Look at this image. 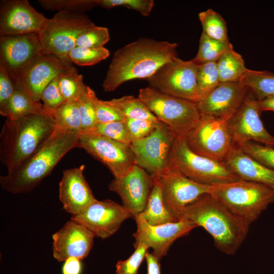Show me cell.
<instances>
[{"label":"cell","mask_w":274,"mask_h":274,"mask_svg":"<svg viewBox=\"0 0 274 274\" xmlns=\"http://www.w3.org/2000/svg\"><path fill=\"white\" fill-rule=\"evenodd\" d=\"M178 46L176 43L145 38L118 49L104 80V91H113L127 81L150 78L163 64L177 57Z\"/></svg>","instance_id":"cell-1"},{"label":"cell","mask_w":274,"mask_h":274,"mask_svg":"<svg viewBox=\"0 0 274 274\" xmlns=\"http://www.w3.org/2000/svg\"><path fill=\"white\" fill-rule=\"evenodd\" d=\"M80 131L55 128L39 149L20 166L0 177L2 187L12 194L31 191L70 151L78 147Z\"/></svg>","instance_id":"cell-2"},{"label":"cell","mask_w":274,"mask_h":274,"mask_svg":"<svg viewBox=\"0 0 274 274\" xmlns=\"http://www.w3.org/2000/svg\"><path fill=\"white\" fill-rule=\"evenodd\" d=\"M55 128L53 117L47 115L7 118L0 135V159L8 172L17 168L32 156Z\"/></svg>","instance_id":"cell-3"},{"label":"cell","mask_w":274,"mask_h":274,"mask_svg":"<svg viewBox=\"0 0 274 274\" xmlns=\"http://www.w3.org/2000/svg\"><path fill=\"white\" fill-rule=\"evenodd\" d=\"M201 227L212 237L221 252L233 255L245 240L249 225L236 217L210 194L187 206L182 219Z\"/></svg>","instance_id":"cell-4"},{"label":"cell","mask_w":274,"mask_h":274,"mask_svg":"<svg viewBox=\"0 0 274 274\" xmlns=\"http://www.w3.org/2000/svg\"><path fill=\"white\" fill-rule=\"evenodd\" d=\"M209 194L249 226L274 203V189L241 179L211 185Z\"/></svg>","instance_id":"cell-5"},{"label":"cell","mask_w":274,"mask_h":274,"mask_svg":"<svg viewBox=\"0 0 274 274\" xmlns=\"http://www.w3.org/2000/svg\"><path fill=\"white\" fill-rule=\"evenodd\" d=\"M168 166L196 182L210 186L240 179L224 162L194 152L184 136L175 135Z\"/></svg>","instance_id":"cell-6"},{"label":"cell","mask_w":274,"mask_h":274,"mask_svg":"<svg viewBox=\"0 0 274 274\" xmlns=\"http://www.w3.org/2000/svg\"><path fill=\"white\" fill-rule=\"evenodd\" d=\"M138 98L176 136L186 138L201 118L196 103L162 93L150 86L140 89Z\"/></svg>","instance_id":"cell-7"},{"label":"cell","mask_w":274,"mask_h":274,"mask_svg":"<svg viewBox=\"0 0 274 274\" xmlns=\"http://www.w3.org/2000/svg\"><path fill=\"white\" fill-rule=\"evenodd\" d=\"M94 25L84 13L58 12L52 18H47L38 35L46 53L72 63L68 54L76 46L77 39Z\"/></svg>","instance_id":"cell-8"},{"label":"cell","mask_w":274,"mask_h":274,"mask_svg":"<svg viewBox=\"0 0 274 274\" xmlns=\"http://www.w3.org/2000/svg\"><path fill=\"white\" fill-rule=\"evenodd\" d=\"M197 73V65L192 60L175 57L146 80L150 87L162 93L197 103L201 99Z\"/></svg>","instance_id":"cell-9"},{"label":"cell","mask_w":274,"mask_h":274,"mask_svg":"<svg viewBox=\"0 0 274 274\" xmlns=\"http://www.w3.org/2000/svg\"><path fill=\"white\" fill-rule=\"evenodd\" d=\"M228 120L212 116H201L196 126L186 137L195 153L224 162L234 142Z\"/></svg>","instance_id":"cell-10"},{"label":"cell","mask_w":274,"mask_h":274,"mask_svg":"<svg viewBox=\"0 0 274 274\" xmlns=\"http://www.w3.org/2000/svg\"><path fill=\"white\" fill-rule=\"evenodd\" d=\"M174 138L169 128L159 121L151 133L129 145L135 164L152 176L161 174L168 167Z\"/></svg>","instance_id":"cell-11"},{"label":"cell","mask_w":274,"mask_h":274,"mask_svg":"<svg viewBox=\"0 0 274 274\" xmlns=\"http://www.w3.org/2000/svg\"><path fill=\"white\" fill-rule=\"evenodd\" d=\"M153 177L160 185L165 207L176 221L182 219L187 206L210 193V185L196 182L169 166Z\"/></svg>","instance_id":"cell-12"},{"label":"cell","mask_w":274,"mask_h":274,"mask_svg":"<svg viewBox=\"0 0 274 274\" xmlns=\"http://www.w3.org/2000/svg\"><path fill=\"white\" fill-rule=\"evenodd\" d=\"M78 148L105 165L114 178L121 177L135 164L129 146L105 136L80 132Z\"/></svg>","instance_id":"cell-13"},{"label":"cell","mask_w":274,"mask_h":274,"mask_svg":"<svg viewBox=\"0 0 274 274\" xmlns=\"http://www.w3.org/2000/svg\"><path fill=\"white\" fill-rule=\"evenodd\" d=\"M259 100L250 90L241 106L228 121L234 144L254 142L274 148V136L265 129L260 119Z\"/></svg>","instance_id":"cell-14"},{"label":"cell","mask_w":274,"mask_h":274,"mask_svg":"<svg viewBox=\"0 0 274 274\" xmlns=\"http://www.w3.org/2000/svg\"><path fill=\"white\" fill-rule=\"evenodd\" d=\"M44 52L38 34L0 37V65L6 70L13 82Z\"/></svg>","instance_id":"cell-15"},{"label":"cell","mask_w":274,"mask_h":274,"mask_svg":"<svg viewBox=\"0 0 274 274\" xmlns=\"http://www.w3.org/2000/svg\"><path fill=\"white\" fill-rule=\"evenodd\" d=\"M133 219L136 230L133 234L135 239L134 246L142 243L153 249L152 252L161 260L165 256L169 248L178 238L186 235L196 225L187 219H182L158 225L149 224L139 214Z\"/></svg>","instance_id":"cell-16"},{"label":"cell","mask_w":274,"mask_h":274,"mask_svg":"<svg viewBox=\"0 0 274 274\" xmlns=\"http://www.w3.org/2000/svg\"><path fill=\"white\" fill-rule=\"evenodd\" d=\"M133 218L124 206L111 200H96L80 214L71 219L88 228L96 237L107 238L113 235L126 219Z\"/></svg>","instance_id":"cell-17"},{"label":"cell","mask_w":274,"mask_h":274,"mask_svg":"<svg viewBox=\"0 0 274 274\" xmlns=\"http://www.w3.org/2000/svg\"><path fill=\"white\" fill-rule=\"evenodd\" d=\"M47 19L27 0L0 3L1 36L38 34Z\"/></svg>","instance_id":"cell-18"},{"label":"cell","mask_w":274,"mask_h":274,"mask_svg":"<svg viewBox=\"0 0 274 274\" xmlns=\"http://www.w3.org/2000/svg\"><path fill=\"white\" fill-rule=\"evenodd\" d=\"M72 64L56 55L44 52L14 82L15 87L27 93L35 101L40 102L44 89Z\"/></svg>","instance_id":"cell-19"},{"label":"cell","mask_w":274,"mask_h":274,"mask_svg":"<svg viewBox=\"0 0 274 274\" xmlns=\"http://www.w3.org/2000/svg\"><path fill=\"white\" fill-rule=\"evenodd\" d=\"M154 184L153 177L136 164L124 175L114 178L110 183V190L121 198L123 206L134 217L144 210Z\"/></svg>","instance_id":"cell-20"},{"label":"cell","mask_w":274,"mask_h":274,"mask_svg":"<svg viewBox=\"0 0 274 274\" xmlns=\"http://www.w3.org/2000/svg\"><path fill=\"white\" fill-rule=\"evenodd\" d=\"M94 237L85 226L71 219L52 234L53 256L59 262L70 257L83 259L92 249Z\"/></svg>","instance_id":"cell-21"},{"label":"cell","mask_w":274,"mask_h":274,"mask_svg":"<svg viewBox=\"0 0 274 274\" xmlns=\"http://www.w3.org/2000/svg\"><path fill=\"white\" fill-rule=\"evenodd\" d=\"M250 91L240 82L220 83L196 103L201 116H212L229 120L237 112Z\"/></svg>","instance_id":"cell-22"},{"label":"cell","mask_w":274,"mask_h":274,"mask_svg":"<svg viewBox=\"0 0 274 274\" xmlns=\"http://www.w3.org/2000/svg\"><path fill=\"white\" fill-rule=\"evenodd\" d=\"M85 165L63 171L59 184V199L63 209L72 216L83 212L97 199L84 175Z\"/></svg>","instance_id":"cell-23"},{"label":"cell","mask_w":274,"mask_h":274,"mask_svg":"<svg viewBox=\"0 0 274 274\" xmlns=\"http://www.w3.org/2000/svg\"><path fill=\"white\" fill-rule=\"evenodd\" d=\"M240 179L274 189V170L258 162L234 145L224 161Z\"/></svg>","instance_id":"cell-24"},{"label":"cell","mask_w":274,"mask_h":274,"mask_svg":"<svg viewBox=\"0 0 274 274\" xmlns=\"http://www.w3.org/2000/svg\"><path fill=\"white\" fill-rule=\"evenodd\" d=\"M0 113L2 116L11 119L30 114L53 116V113L43 104L35 101L27 93L16 87L13 95Z\"/></svg>","instance_id":"cell-25"},{"label":"cell","mask_w":274,"mask_h":274,"mask_svg":"<svg viewBox=\"0 0 274 274\" xmlns=\"http://www.w3.org/2000/svg\"><path fill=\"white\" fill-rule=\"evenodd\" d=\"M154 186L147 203L139 215L151 225L178 221L173 218L165 207L160 185L155 178H154Z\"/></svg>","instance_id":"cell-26"},{"label":"cell","mask_w":274,"mask_h":274,"mask_svg":"<svg viewBox=\"0 0 274 274\" xmlns=\"http://www.w3.org/2000/svg\"><path fill=\"white\" fill-rule=\"evenodd\" d=\"M217 65L220 83L240 82L248 70L232 44L218 60Z\"/></svg>","instance_id":"cell-27"},{"label":"cell","mask_w":274,"mask_h":274,"mask_svg":"<svg viewBox=\"0 0 274 274\" xmlns=\"http://www.w3.org/2000/svg\"><path fill=\"white\" fill-rule=\"evenodd\" d=\"M58 84L66 101H78L85 92L87 86L83 80V76L72 64L57 76Z\"/></svg>","instance_id":"cell-28"},{"label":"cell","mask_w":274,"mask_h":274,"mask_svg":"<svg viewBox=\"0 0 274 274\" xmlns=\"http://www.w3.org/2000/svg\"><path fill=\"white\" fill-rule=\"evenodd\" d=\"M240 82L249 87L258 100L274 96L273 73L248 69Z\"/></svg>","instance_id":"cell-29"},{"label":"cell","mask_w":274,"mask_h":274,"mask_svg":"<svg viewBox=\"0 0 274 274\" xmlns=\"http://www.w3.org/2000/svg\"><path fill=\"white\" fill-rule=\"evenodd\" d=\"M196 56L192 60L197 65L217 62L231 45L228 41H222L211 38L202 32Z\"/></svg>","instance_id":"cell-30"},{"label":"cell","mask_w":274,"mask_h":274,"mask_svg":"<svg viewBox=\"0 0 274 274\" xmlns=\"http://www.w3.org/2000/svg\"><path fill=\"white\" fill-rule=\"evenodd\" d=\"M109 101L119 110L125 118L133 119H158L138 97L126 95Z\"/></svg>","instance_id":"cell-31"},{"label":"cell","mask_w":274,"mask_h":274,"mask_svg":"<svg viewBox=\"0 0 274 274\" xmlns=\"http://www.w3.org/2000/svg\"><path fill=\"white\" fill-rule=\"evenodd\" d=\"M198 17L203 33L215 40L228 41L226 23L219 13L210 9L199 13Z\"/></svg>","instance_id":"cell-32"},{"label":"cell","mask_w":274,"mask_h":274,"mask_svg":"<svg viewBox=\"0 0 274 274\" xmlns=\"http://www.w3.org/2000/svg\"><path fill=\"white\" fill-rule=\"evenodd\" d=\"M56 128L82 130L81 121L77 101H65L53 113Z\"/></svg>","instance_id":"cell-33"},{"label":"cell","mask_w":274,"mask_h":274,"mask_svg":"<svg viewBox=\"0 0 274 274\" xmlns=\"http://www.w3.org/2000/svg\"><path fill=\"white\" fill-rule=\"evenodd\" d=\"M46 11L84 13L99 6L98 0H39Z\"/></svg>","instance_id":"cell-34"},{"label":"cell","mask_w":274,"mask_h":274,"mask_svg":"<svg viewBox=\"0 0 274 274\" xmlns=\"http://www.w3.org/2000/svg\"><path fill=\"white\" fill-rule=\"evenodd\" d=\"M96 97L94 91L87 86L85 92L77 101L82 125L81 132L90 131L97 123L95 108Z\"/></svg>","instance_id":"cell-35"},{"label":"cell","mask_w":274,"mask_h":274,"mask_svg":"<svg viewBox=\"0 0 274 274\" xmlns=\"http://www.w3.org/2000/svg\"><path fill=\"white\" fill-rule=\"evenodd\" d=\"M109 56V51L104 47L94 48L76 46L68 54L72 63L80 66L95 65Z\"/></svg>","instance_id":"cell-36"},{"label":"cell","mask_w":274,"mask_h":274,"mask_svg":"<svg viewBox=\"0 0 274 274\" xmlns=\"http://www.w3.org/2000/svg\"><path fill=\"white\" fill-rule=\"evenodd\" d=\"M87 132L105 136L129 146L132 142L124 121L97 123L90 131Z\"/></svg>","instance_id":"cell-37"},{"label":"cell","mask_w":274,"mask_h":274,"mask_svg":"<svg viewBox=\"0 0 274 274\" xmlns=\"http://www.w3.org/2000/svg\"><path fill=\"white\" fill-rule=\"evenodd\" d=\"M197 82L201 100L212 91L220 83L217 62H208L197 65Z\"/></svg>","instance_id":"cell-38"},{"label":"cell","mask_w":274,"mask_h":274,"mask_svg":"<svg viewBox=\"0 0 274 274\" xmlns=\"http://www.w3.org/2000/svg\"><path fill=\"white\" fill-rule=\"evenodd\" d=\"M110 40L108 29L95 25L86 29L78 37L76 46L87 48H100Z\"/></svg>","instance_id":"cell-39"},{"label":"cell","mask_w":274,"mask_h":274,"mask_svg":"<svg viewBox=\"0 0 274 274\" xmlns=\"http://www.w3.org/2000/svg\"><path fill=\"white\" fill-rule=\"evenodd\" d=\"M238 146L253 158L274 170V148L254 142H246Z\"/></svg>","instance_id":"cell-40"},{"label":"cell","mask_w":274,"mask_h":274,"mask_svg":"<svg viewBox=\"0 0 274 274\" xmlns=\"http://www.w3.org/2000/svg\"><path fill=\"white\" fill-rule=\"evenodd\" d=\"M135 251L125 260H119L116 264V274H139L138 269L149 248L140 243L134 246Z\"/></svg>","instance_id":"cell-41"},{"label":"cell","mask_w":274,"mask_h":274,"mask_svg":"<svg viewBox=\"0 0 274 274\" xmlns=\"http://www.w3.org/2000/svg\"><path fill=\"white\" fill-rule=\"evenodd\" d=\"M98 3L99 6L106 9L125 7L134 10L144 16L149 15L154 5L153 0H98Z\"/></svg>","instance_id":"cell-42"},{"label":"cell","mask_w":274,"mask_h":274,"mask_svg":"<svg viewBox=\"0 0 274 274\" xmlns=\"http://www.w3.org/2000/svg\"><path fill=\"white\" fill-rule=\"evenodd\" d=\"M157 120L133 119L125 118L124 121L131 141L143 139L155 129L159 121Z\"/></svg>","instance_id":"cell-43"},{"label":"cell","mask_w":274,"mask_h":274,"mask_svg":"<svg viewBox=\"0 0 274 274\" xmlns=\"http://www.w3.org/2000/svg\"><path fill=\"white\" fill-rule=\"evenodd\" d=\"M95 108L97 123H106L124 121L125 119L120 111L113 106L109 100H102L96 96L95 99Z\"/></svg>","instance_id":"cell-44"},{"label":"cell","mask_w":274,"mask_h":274,"mask_svg":"<svg viewBox=\"0 0 274 274\" xmlns=\"http://www.w3.org/2000/svg\"><path fill=\"white\" fill-rule=\"evenodd\" d=\"M57 76L44 89L41 96L44 106L53 113L66 101L59 88Z\"/></svg>","instance_id":"cell-45"},{"label":"cell","mask_w":274,"mask_h":274,"mask_svg":"<svg viewBox=\"0 0 274 274\" xmlns=\"http://www.w3.org/2000/svg\"><path fill=\"white\" fill-rule=\"evenodd\" d=\"M15 90L13 81L6 70L0 65V111L5 109Z\"/></svg>","instance_id":"cell-46"},{"label":"cell","mask_w":274,"mask_h":274,"mask_svg":"<svg viewBox=\"0 0 274 274\" xmlns=\"http://www.w3.org/2000/svg\"><path fill=\"white\" fill-rule=\"evenodd\" d=\"M81 260L70 257L63 261L61 268L62 274H82L83 265Z\"/></svg>","instance_id":"cell-47"},{"label":"cell","mask_w":274,"mask_h":274,"mask_svg":"<svg viewBox=\"0 0 274 274\" xmlns=\"http://www.w3.org/2000/svg\"><path fill=\"white\" fill-rule=\"evenodd\" d=\"M147 274H161L160 259L152 253L147 252L145 255Z\"/></svg>","instance_id":"cell-48"},{"label":"cell","mask_w":274,"mask_h":274,"mask_svg":"<svg viewBox=\"0 0 274 274\" xmlns=\"http://www.w3.org/2000/svg\"><path fill=\"white\" fill-rule=\"evenodd\" d=\"M259 102L261 112L265 111L274 112V96L259 100Z\"/></svg>","instance_id":"cell-49"}]
</instances>
